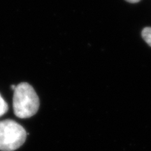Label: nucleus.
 Returning a JSON list of instances; mask_svg holds the SVG:
<instances>
[{
	"label": "nucleus",
	"instance_id": "5",
	"mask_svg": "<svg viewBox=\"0 0 151 151\" xmlns=\"http://www.w3.org/2000/svg\"><path fill=\"white\" fill-rule=\"evenodd\" d=\"M125 1H127V2H129V3H132V4H135V3L139 2L141 0H125Z\"/></svg>",
	"mask_w": 151,
	"mask_h": 151
},
{
	"label": "nucleus",
	"instance_id": "2",
	"mask_svg": "<svg viewBox=\"0 0 151 151\" xmlns=\"http://www.w3.org/2000/svg\"><path fill=\"white\" fill-rule=\"evenodd\" d=\"M27 132L22 126L12 120L0 121V150L14 151L22 146Z\"/></svg>",
	"mask_w": 151,
	"mask_h": 151
},
{
	"label": "nucleus",
	"instance_id": "1",
	"mask_svg": "<svg viewBox=\"0 0 151 151\" xmlns=\"http://www.w3.org/2000/svg\"><path fill=\"white\" fill-rule=\"evenodd\" d=\"M14 90L13 107L15 115L20 118H28L35 115L40 103L32 86L27 83H21Z\"/></svg>",
	"mask_w": 151,
	"mask_h": 151
},
{
	"label": "nucleus",
	"instance_id": "4",
	"mask_svg": "<svg viewBox=\"0 0 151 151\" xmlns=\"http://www.w3.org/2000/svg\"><path fill=\"white\" fill-rule=\"evenodd\" d=\"M9 106L7 103L4 99V98L1 97V94H0V117L4 116L5 113H6L8 111Z\"/></svg>",
	"mask_w": 151,
	"mask_h": 151
},
{
	"label": "nucleus",
	"instance_id": "3",
	"mask_svg": "<svg viewBox=\"0 0 151 151\" xmlns=\"http://www.w3.org/2000/svg\"><path fill=\"white\" fill-rule=\"evenodd\" d=\"M143 40L151 47V27H146L142 30L141 32Z\"/></svg>",
	"mask_w": 151,
	"mask_h": 151
}]
</instances>
